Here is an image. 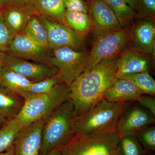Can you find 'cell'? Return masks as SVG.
Here are the masks:
<instances>
[{
    "instance_id": "d590c367",
    "label": "cell",
    "mask_w": 155,
    "mask_h": 155,
    "mask_svg": "<svg viewBox=\"0 0 155 155\" xmlns=\"http://www.w3.org/2000/svg\"><path fill=\"white\" fill-rule=\"evenodd\" d=\"M45 155H63V154L60 149L58 147H57Z\"/></svg>"
},
{
    "instance_id": "1f68e13d",
    "label": "cell",
    "mask_w": 155,
    "mask_h": 155,
    "mask_svg": "<svg viewBox=\"0 0 155 155\" xmlns=\"http://www.w3.org/2000/svg\"><path fill=\"white\" fill-rule=\"evenodd\" d=\"M138 104L148 110L155 117V98L154 96L146 94L140 96L136 101Z\"/></svg>"
},
{
    "instance_id": "d6986e66",
    "label": "cell",
    "mask_w": 155,
    "mask_h": 155,
    "mask_svg": "<svg viewBox=\"0 0 155 155\" xmlns=\"http://www.w3.org/2000/svg\"><path fill=\"white\" fill-rule=\"evenodd\" d=\"M25 100L18 94L0 85V115L7 119L20 113Z\"/></svg>"
},
{
    "instance_id": "277c9868",
    "label": "cell",
    "mask_w": 155,
    "mask_h": 155,
    "mask_svg": "<svg viewBox=\"0 0 155 155\" xmlns=\"http://www.w3.org/2000/svg\"><path fill=\"white\" fill-rule=\"evenodd\" d=\"M70 86L63 82L56 84L47 93L27 92L22 110L17 116L25 127L34 122L46 119L53 111L69 99Z\"/></svg>"
},
{
    "instance_id": "e0dca14e",
    "label": "cell",
    "mask_w": 155,
    "mask_h": 155,
    "mask_svg": "<svg viewBox=\"0 0 155 155\" xmlns=\"http://www.w3.org/2000/svg\"><path fill=\"white\" fill-rule=\"evenodd\" d=\"M155 38V23L151 19L141 20L134 29L133 42L140 51L154 55Z\"/></svg>"
},
{
    "instance_id": "83f0119b",
    "label": "cell",
    "mask_w": 155,
    "mask_h": 155,
    "mask_svg": "<svg viewBox=\"0 0 155 155\" xmlns=\"http://www.w3.org/2000/svg\"><path fill=\"white\" fill-rule=\"evenodd\" d=\"M139 141L146 152L150 153L155 150V127L149 126L140 131L137 135Z\"/></svg>"
},
{
    "instance_id": "5b68a950",
    "label": "cell",
    "mask_w": 155,
    "mask_h": 155,
    "mask_svg": "<svg viewBox=\"0 0 155 155\" xmlns=\"http://www.w3.org/2000/svg\"><path fill=\"white\" fill-rule=\"evenodd\" d=\"M120 138L116 129L90 135L75 134L67 142L58 147L63 154L119 155Z\"/></svg>"
},
{
    "instance_id": "ab89813d",
    "label": "cell",
    "mask_w": 155,
    "mask_h": 155,
    "mask_svg": "<svg viewBox=\"0 0 155 155\" xmlns=\"http://www.w3.org/2000/svg\"><path fill=\"white\" fill-rule=\"evenodd\" d=\"M148 155H155L154 154H149Z\"/></svg>"
},
{
    "instance_id": "8992f818",
    "label": "cell",
    "mask_w": 155,
    "mask_h": 155,
    "mask_svg": "<svg viewBox=\"0 0 155 155\" xmlns=\"http://www.w3.org/2000/svg\"><path fill=\"white\" fill-rule=\"evenodd\" d=\"M131 34V29L127 26L96 37L84 72L91 70L103 61L119 55L125 49Z\"/></svg>"
},
{
    "instance_id": "ffe728a7",
    "label": "cell",
    "mask_w": 155,
    "mask_h": 155,
    "mask_svg": "<svg viewBox=\"0 0 155 155\" xmlns=\"http://www.w3.org/2000/svg\"><path fill=\"white\" fill-rule=\"evenodd\" d=\"M32 82L3 65L0 67V85L23 97L25 89Z\"/></svg>"
},
{
    "instance_id": "ac0fdd59",
    "label": "cell",
    "mask_w": 155,
    "mask_h": 155,
    "mask_svg": "<svg viewBox=\"0 0 155 155\" xmlns=\"http://www.w3.org/2000/svg\"><path fill=\"white\" fill-rule=\"evenodd\" d=\"M28 6L35 15L46 16L68 25L64 0H30Z\"/></svg>"
},
{
    "instance_id": "74e56055",
    "label": "cell",
    "mask_w": 155,
    "mask_h": 155,
    "mask_svg": "<svg viewBox=\"0 0 155 155\" xmlns=\"http://www.w3.org/2000/svg\"><path fill=\"white\" fill-rule=\"evenodd\" d=\"M0 155H14V147H13L11 149L7 151L1 153Z\"/></svg>"
},
{
    "instance_id": "3957f363",
    "label": "cell",
    "mask_w": 155,
    "mask_h": 155,
    "mask_svg": "<svg viewBox=\"0 0 155 155\" xmlns=\"http://www.w3.org/2000/svg\"><path fill=\"white\" fill-rule=\"evenodd\" d=\"M76 116L75 106L69 99L47 117L42 132L40 155L46 154L75 135L74 125Z\"/></svg>"
},
{
    "instance_id": "52a82bcc",
    "label": "cell",
    "mask_w": 155,
    "mask_h": 155,
    "mask_svg": "<svg viewBox=\"0 0 155 155\" xmlns=\"http://www.w3.org/2000/svg\"><path fill=\"white\" fill-rule=\"evenodd\" d=\"M88 56L85 52L64 47L52 51L48 64L58 69L56 77L70 86L84 72L87 66Z\"/></svg>"
},
{
    "instance_id": "2e32d148",
    "label": "cell",
    "mask_w": 155,
    "mask_h": 155,
    "mask_svg": "<svg viewBox=\"0 0 155 155\" xmlns=\"http://www.w3.org/2000/svg\"><path fill=\"white\" fill-rule=\"evenodd\" d=\"M3 17L9 30L14 36L22 33L34 14L28 6L11 5L3 10Z\"/></svg>"
},
{
    "instance_id": "603a6c76",
    "label": "cell",
    "mask_w": 155,
    "mask_h": 155,
    "mask_svg": "<svg viewBox=\"0 0 155 155\" xmlns=\"http://www.w3.org/2000/svg\"><path fill=\"white\" fill-rule=\"evenodd\" d=\"M22 33L38 44L50 49L47 32L38 15L34 14L31 18Z\"/></svg>"
},
{
    "instance_id": "484cf974",
    "label": "cell",
    "mask_w": 155,
    "mask_h": 155,
    "mask_svg": "<svg viewBox=\"0 0 155 155\" xmlns=\"http://www.w3.org/2000/svg\"><path fill=\"white\" fill-rule=\"evenodd\" d=\"M122 78L133 82L144 94L154 96L155 81L148 72H140Z\"/></svg>"
},
{
    "instance_id": "30bf717a",
    "label": "cell",
    "mask_w": 155,
    "mask_h": 155,
    "mask_svg": "<svg viewBox=\"0 0 155 155\" xmlns=\"http://www.w3.org/2000/svg\"><path fill=\"white\" fill-rule=\"evenodd\" d=\"M155 117L139 104L129 107L119 117L116 129L120 137L137 136L140 131L154 123Z\"/></svg>"
},
{
    "instance_id": "d6a6232c",
    "label": "cell",
    "mask_w": 155,
    "mask_h": 155,
    "mask_svg": "<svg viewBox=\"0 0 155 155\" xmlns=\"http://www.w3.org/2000/svg\"><path fill=\"white\" fill-rule=\"evenodd\" d=\"M136 12L138 9V0H123Z\"/></svg>"
},
{
    "instance_id": "d4e9b609",
    "label": "cell",
    "mask_w": 155,
    "mask_h": 155,
    "mask_svg": "<svg viewBox=\"0 0 155 155\" xmlns=\"http://www.w3.org/2000/svg\"><path fill=\"white\" fill-rule=\"evenodd\" d=\"M119 155H144L145 150L137 136L124 135L121 137L119 145Z\"/></svg>"
},
{
    "instance_id": "7402d4cb",
    "label": "cell",
    "mask_w": 155,
    "mask_h": 155,
    "mask_svg": "<svg viewBox=\"0 0 155 155\" xmlns=\"http://www.w3.org/2000/svg\"><path fill=\"white\" fill-rule=\"evenodd\" d=\"M65 18L67 25L82 38L91 29V20L88 14L66 11Z\"/></svg>"
},
{
    "instance_id": "6da1fadb",
    "label": "cell",
    "mask_w": 155,
    "mask_h": 155,
    "mask_svg": "<svg viewBox=\"0 0 155 155\" xmlns=\"http://www.w3.org/2000/svg\"><path fill=\"white\" fill-rule=\"evenodd\" d=\"M119 55L83 72L71 84L69 99L74 104L77 116L91 109L103 99L116 77Z\"/></svg>"
},
{
    "instance_id": "7c38bea8",
    "label": "cell",
    "mask_w": 155,
    "mask_h": 155,
    "mask_svg": "<svg viewBox=\"0 0 155 155\" xmlns=\"http://www.w3.org/2000/svg\"><path fill=\"white\" fill-rule=\"evenodd\" d=\"M87 5L95 38L122 27L116 15L103 0H88Z\"/></svg>"
},
{
    "instance_id": "9c48e42d",
    "label": "cell",
    "mask_w": 155,
    "mask_h": 155,
    "mask_svg": "<svg viewBox=\"0 0 155 155\" xmlns=\"http://www.w3.org/2000/svg\"><path fill=\"white\" fill-rule=\"evenodd\" d=\"M5 53L27 61L48 64L52 51L37 43L24 34L20 33L14 35Z\"/></svg>"
},
{
    "instance_id": "5bb4252c",
    "label": "cell",
    "mask_w": 155,
    "mask_h": 155,
    "mask_svg": "<svg viewBox=\"0 0 155 155\" xmlns=\"http://www.w3.org/2000/svg\"><path fill=\"white\" fill-rule=\"evenodd\" d=\"M143 94V92L130 80L115 77L103 98L110 102H130L136 101L139 97Z\"/></svg>"
},
{
    "instance_id": "7a4b0ae2",
    "label": "cell",
    "mask_w": 155,
    "mask_h": 155,
    "mask_svg": "<svg viewBox=\"0 0 155 155\" xmlns=\"http://www.w3.org/2000/svg\"><path fill=\"white\" fill-rule=\"evenodd\" d=\"M133 102H110L102 99L91 109L76 116L75 135H90L116 129L119 117Z\"/></svg>"
},
{
    "instance_id": "4316f807",
    "label": "cell",
    "mask_w": 155,
    "mask_h": 155,
    "mask_svg": "<svg viewBox=\"0 0 155 155\" xmlns=\"http://www.w3.org/2000/svg\"><path fill=\"white\" fill-rule=\"evenodd\" d=\"M62 82L56 76L48 78L38 82L31 84L25 91L33 94L47 93L51 90L56 84Z\"/></svg>"
},
{
    "instance_id": "8fae6325",
    "label": "cell",
    "mask_w": 155,
    "mask_h": 155,
    "mask_svg": "<svg viewBox=\"0 0 155 155\" xmlns=\"http://www.w3.org/2000/svg\"><path fill=\"white\" fill-rule=\"evenodd\" d=\"M4 65L32 83L56 76L58 70L48 64L36 63L6 54Z\"/></svg>"
},
{
    "instance_id": "836d02e7",
    "label": "cell",
    "mask_w": 155,
    "mask_h": 155,
    "mask_svg": "<svg viewBox=\"0 0 155 155\" xmlns=\"http://www.w3.org/2000/svg\"><path fill=\"white\" fill-rule=\"evenodd\" d=\"M13 5L20 6H28L30 0H10Z\"/></svg>"
},
{
    "instance_id": "f546056e",
    "label": "cell",
    "mask_w": 155,
    "mask_h": 155,
    "mask_svg": "<svg viewBox=\"0 0 155 155\" xmlns=\"http://www.w3.org/2000/svg\"><path fill=\"white\" fill-rule=\"evenodd\" d=\"M137 12L140 17H154L155 0H138Z\"/></svg>"
},
{
    "instance_id": "8d00e7d4",
    "label": "cell",
    "mask_w": 155,
    "mask_h": 155,
    "mask_svg": "<svg viewBox=\"0 0 155 155\" xmlns=\"http://www.w3.org/2000/svg\"><path fill=\"white\" fill-rule=\"evenodd\" d=\"M5 56L6 53L0 50V67L4 65Z\"/></svg>"
},
{
    "instance_id": "4fadbf2b",
    "label": "cell",
    "mask_w": 155,
    "mask_h": 155,
    "mask_svg": "<svg viewBox=\"0 0 155 155\" xmlns=\"http://www.w3.org/2000/svg\"><path fill=\"white\" fill-rule=\"evenodd\" d=\"M46 119L32 122L19 132L14 143V155H40Z\"/></svg>"
},
{
    "instance_id": "44dd1931",
    "label": "cell",
    "mask_w": 155,
    "mask_h": 155,
    "mask_svg": "<svg viewBox=\"0 0 155 155\" xmlns=\"http://www.w3.org/2000/svg\"><path fill=\"white\" fill-rule=\"evenodd\" d=\"M25 127L17 117L7 119L0 129V153L14 147L17 135Z\"/></svg>"
},
{
    "instance_id": "4dcf8cb0",
    "label": "cell",
    "mask_w": 155,
    "mask_h": 155,
    "mask_svg": "<svg viewBox=\"0 0 155 155\" xmlns=\"http://www.w3.org/2000/svg\"><path fill=\"white\" fill-rule=\"evenodd\" d=\"M64 3L66 11L88 14L87 3L84 0H64Z\"/></svg>"
},
{
    "instance_id": "f35d334b",
    "label": "cell",
    "mask_w": 155,
    "mask_h": 155,
    "mask_svg": "<svg viewBox=\"0 0 155 155\" xmlns=\"http://www.w3.org/2000/svg\"><path fill=\"white\" fill-rule=\"evenodd\" d=\"M6 121H7V119L4 118V117L0 115V129L5 123Z\"/></svg>"
},
{
    "instance_id": "ba28073f",
    "label": "cell",
    "mask_w": 155,
    "mask_h": 155,
    "mask_svg": "<svg viewBox=\"0 0 155 155\" xmlns=\"http://www.w3.org/2000/svg\"><path fill=\"white\" fill-rule=\"evenodd\" d=\"M38 16L47 32L50 50L67 47L78 51L83 46V38L69 26L46 16Z\"/></svg>"
},
{
    "instance_id": "f1b7e54d",
    "label": "cell",
    "mask_w": 155,
    "mask_h": 155,
    "mask_svg": "<svg viewBox=\"0 0 155 155\" xmlns=\"http://www.w3.org/2000/svg\"><path fill=\"white\" fill-rule=\"evenodd\" d=\"M14 36L6 25L2 11L0 12V50L6 53Z\"/></svg>"
},
{
    "instance_id": "cb8c5ba5",
    "label": "cell",
    "mask_w": 155,
    "mask_h": 155,
    "mask_svg": "<svg viewBox=\"0 0 155 155\" xmlns=\"http://www.w3.org/2000/svg\"><path fill=\"white\" fill-rule=\"evenodd\" d=\"M116 15L121 27L127 26L137 16V12L123 0H103Z\"/></svg>"
},
{
    "instance_id": "9a60e30c",
    "label": "cell",
    "mask_w": 155,
    "mask_h": 155,
    "mask_svg": "<svg viewBox=\"0 0 155 155\" xmlns=\"http://www.w3.org/2000/svg\"><path fill=\"white\" fill-rule=\"evenodd\" d=\"M149 62L144 56L136 50H124L119 55L116 77L122 78L132 74L148 72Z\"/></svg>"
},
{
    "instance_id": "e575fe53",
    "label": "cell",
    "mask_w": 155,
    "mask_h": 155,
    "mask_svg": "<svg viewBox=\"0 0 155 155\" xmlns=\"http://www.w3.org/2000/svg\"><path fill=\"white\" fill-rule=\"evenodd\" d=\"M13 5L10 0H0V12L2 11L5 8L10 5Z\"/></svg>"
}]
</instances>
